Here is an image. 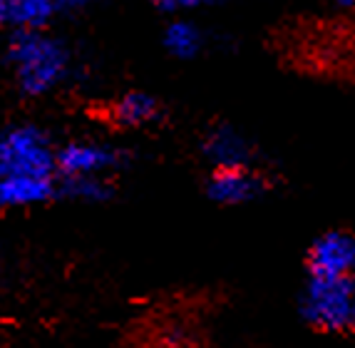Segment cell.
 I'll return each mask as SVG.
<instances>
[{"label": "cell", "instance_id": "obj_1", "mask_svg": "<svg viewBox=\"0 0 355 348\" xmlns=\"http://www.w3.org/2000/svg\"><path fill=\"white\" fill-rule=\"evenodd\" d=\"M60 192L58 147L37 124L0 132V209L48 204Z\"/></svg>", "mask_w": 355, "mask_h": 348}, {"label": "cell", "instance_id": "obj_2", "mask_svg": "<svg viewBox=\"0 0 355 348\" xmlns=\"http://www.w3.org/2000/svg\"><path fill=\"white\" fill-rule=\"evenodd\" d=\"M8 63L18 88L30 97L60 88L72 67L67 45L45 30H18L8 42Z\"/></svg>", "mask_w": 355, "mask_h": 348}, {"label": "cell", "instance_id": "obj_3", "mask_svg": "<svg viewBox=\"0 0 355 348\" xmlns=\"http://www.w3.org/2000/svg\"><path fill=\"white\" fill-rule=\"evenodd\" d=\"M301 316L320 333H355V276H311L301 294Z\"/></svg>", "mask_w": 355, "mask_h": 348}, {"label": "cell", "instance_id": "obj_4", "mask_svg": "<svg viewBox=\"0 0 355 348\" xmlns=\"http://www.w3.org/2000/svg\"><path fill=\"white\" fill-rule=\"evenodd\" d=\"M125 162V152L105 142L77 140L58 147V177H110Z\"/></svg>", "mask_w": 355, "mask_h": 348}, {"label": "cell", "instance_id": "obj_5", "mask_svg": "<svg viewBox=\"0 0 355 348\" xmlns=\"http://www.w3.org/2000/svg\"><path fill=\"white\" fill-rule=\"evenodd\" d=\"M306 266L311 276H355V234L333 229L315 236Z\"/></svg>", "mask_w": 355, "mask_h": 348}, {"label": "cell", "instance_id": "obj_6", "mask_svg": "<svg viewBox=\"0 0 355 348\" xmlns=\"http://www.w3.org/2000/svg\"><path fill=\"white\" fill-rule=\"evenodd\" d=\"M266 192V179L254 167H231V169H214L207 182V194L221 207H241L256 201Z\"/></svg>", "mask_w": 355, "mask_h": 348}, {"label": "cell", "instance_id": "obj_7", "mask_svg": "<svg viewBox=\"0 0 355 348\" xmlns=\"http://www.w3.org/2000/svg\"><path fill=\"white\" fill-rule=\"evenodd\" d=\"M202 152L214 169H231V167H251V142L229 124H219L207 132L202 140Z\"/></svg>", "mask_w": 355, "mask_h": 348}, {"label": "cell", "instance_id": "obj_8", "mask_svg": "<svg viewBox=\"0 0 355 348\" xmlns=\"http://www.w3.org/2000/svg\"><path fill=\"white\" fill-rule=\"evenodd\" d=\"M159 115V100L147 92H127L112 105V119L122 127H147L157 122Z\"/></svg>", "mask_w": 355, "mask_h": 348}, {"label": "cell", "instance_id": "obj_9", "mask_svg": "<svg viewBox=\"0 0 355 348\" xmlns=\"http://www.w3.org/2000/svg\"><path fill=\"white\" fill-rule=\"evenodd\" d=\"M58 13V0H8L6 20L18 30H45Z\"/></svg>", "mask_w": 355, "mask_h": 348}, {"label": "cell", "instance_id": "obj_10", "mask_svg": "<svg viewBox=\"0 0 355 348\" xmlns=\"http://www.w3.org/2000/svg\"><path fill=\"white\" fill-rule=\"evenodd\" d=\"M164 42L166 53L174 55L179 60H191L202 53L204 47V33L196 28L191 20H172V23L164 28Z\"/></svg>", "mask_w": 355, "mask_h": 348}, {"label": "cell", "instance_id": "obj_11", "mask_svg": "<svg viewBox=\"0 0 355 348\" xmlns=\"http://www.w3.org/2000/svg\"><path fill=\"white\" fill-rule=\"evenodd\" d=\"M60 192L85 204H102L114 194L112 184L107 177H75L60 179Z\"/></svg>", "mask_w": 355, "mask_h": 348}, {"label": "cell", "instance_id": "obj_12", "mask_svg": "<svg viewBox=\"0 0 355 348\" xmlns=\"http://www.w3.org/2000/svg\"><path fill=\"white\" fill-rule=\"evenodd\" d=\"M157 341L162 343V348H189L191 331H189V326H184L182 321H169V324L159 329Z\"/></svg>", "mask_w": 355, "mask_h": 348}, {"label": "cell", "instance_id": "obj_13", "mask_svg": "<svg viewBox=\"0 0 355 348\" xmlns=\"http://www.w3.org/2000/svg\"><path fill=\"white\" fill-rule=\"evenodd\" d=\"M164 13H179V10H199V8L214 6L216 0H154Z\"/></svg>", "mask_w": 355, "mask_h": 348}, {"label": "cell", "instance_id": "obj_14", "mask_svg": "<svg viewBox=\"0 0 355 348\" xmlns=\"http://www.w3.org/2000/svg\"><path fill=\"white\" fill-rule=\"evenodd\" d=\"M97 0H58V10H85V8L95 6Z\"/></svg>", "mask_w": 355, "mask_h": 348}, {"label": "cell", "instance_id": "obj_15", "mask_svg": "<svg viewBox=\"0 0 355 348\" xmlns=\"http://www.w3.org/2000/svg\"><path fill=\"white\" fill-rule=\"evenodd\" d=\"M333 6L343 8V10H355V0H331Z\"/></svg>", "mask_w": 355, "mask_h": 348}, {"label": "cell", "instance_id": "obj_16", "mask_svg": "<svg viewBox=\"0 0 355 348\" xmlns=\"http://www.w3.org/2000/svg\"><path fill=\"white\" fill-rule=\"evenodd\" d=\"M6 10H8V0H0V20H6Z\"/></svg>", "mask_w": 355, "mask_h": 348}]
</instances>
